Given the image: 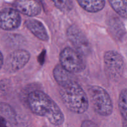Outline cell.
I'll use <instances>...</instances> for the list:
<instances>
[{
    "label": "cell",
    "mask_w": 127,
    "mask_h": 127,
    "mask_svg": "<svg viewBox=\"0 0 127 127\" xmlns=\"http://www.w3.org/2000/svg\"><path fill=\"white\" fill-rule=\"evenodd\" d=\"M55 6L63 12H68L73 8L72 0H51Z\"/></svg>",
    "instance_id": "16"
},
{
    "label": "cell",
    "mask_w": 127,
    "mask_h": 127,
    "mask_svg": "<svg viewBox=\"0 0 127 127\" xmlns=\"http://www.w3.org/2000/svg\"><path fill=\"white\" fill-rule=\"evenodd\" d=\"M14 6L17 12L29 17L37 16L42 11L40 4L35 0H16Z\"/></svg>",
    "instance_id": "9"
},
{
    "label": "cell",
    "mask_w": 127,
    "mask_h": 127,
    "mask_svg": "<svg viewBox=\"0 0 127 127\" xmlns=\"http://www.w3.org/2000/svg\"><path fill=\"white\" fill-rule=\"evenodd\" d=\"M27 102L35 115L46 118L52 125L60 126L64 122V115L55 102L42 91L35 90L29 94Z\"/></svg>",
    "instance_id": "1"
},
{
    "label": "cell",
    "mask_w": 127,
    "mask_h": 127,
    "mask_svg": "<svg viewBox=\"0 0 127 127\" xmlns=\"http://www.w3.org/2000/svg\"><path fill=\"white\" fill-rule=\"evenodd\" d=\"M81 127H98V126L93 122L86 120L83 122Z\"/></svg>",
    "instance_id": "18"
},
{
    "label": "cell",
    "mask_w": 127,
    "mask_h": 127,
    "mask_svg": "<svg viewBox=\"0 0 127 127\" xmlns=\"http://www.w3.org/2000/svg\"><path fill=\"white\" fill-rule=\"evenodd\" d=\"M0 115L11 124H16L17 123L16 113L9 104L4 102L0 103Z\"/></svg>",
    "instance_id": "13"
},
{
    "label": "cell",
    "mask_w": 127,
    "mask_h": 127,
    "mask_svg": "<svg viewBox=\"0 0 127 127\" xmlns=\"http://www.w3.org/2000/svg\"><path fill=\"white\" fill-rule=\"evenodd\" d=\"M109 27L112 34L116 38L120 39L125 34V27L124 24L119 18L111 19L109 22Z\"/></svg>",
    "instance_id": "12"
},
{
    "label": "cell",
    "mask_w": 127,
    "mask_h": 127,
    "mask_svg": "<svg viewBox=\"0 0 127 127\" xmlns=\"http://www.w3.org/2000/svg\"><path fill=\"white\" fill-rule=\"evenodd\" d=\"M78 4L86 11L91 13L97 12L104 9L105 0H76Z\"/></svg>",
    "instance_id": "11"
},
{
    "label": "cell",
    "mask_w": 127,
    "mask_h": 127,
    "mask_svg": "<svg viewBox=\"0 0 127 127\" xmlns=\"http://www.w3.org/2000/svg\"><path fill=\"white\" fill-rule=\"evenodd\" d=\"M112 8L121 17L127 19V0H108Z\"/></svg>",
    "instance_id": "14"
},
{
    "label": "cell",
    "mask_w": 127,
    "mask_h": 127,
    "mask_svg": "<svg viewBox=\"0 0 127 127\" xmlns=\"http://www.w3.org/2000/svg\"><path fill=\"white\" fill-rule=\"evenodd\" d=\"M67 37L74 48L82 55H88L91 52V47L86 36L81 30L74 25L67 29Z\"/></svg>",
    "instance_id": "6"
},
{
    "label": "cell",
    "mask_w": 127,
    "mask_h": 127,
    "mask_svg": "<svg viewBox=\"0 0 127 127\" xmlns=\"http://www.w3.org/2000/svg\"><path fill=\"white\" fill-rule=\"evenodd\" d=\"M59 93L64 106L71 112L81 114L89 107L88 95L74 76L58 84Z\"/></svg>",
    "instance_id": "2"
},
{
    "label": "cell",
    "mask_w": 127,
    "mask_h": 127,
    "mask_svg": "<svg viewBox=\"0 0 127 127\" xmlns=\"http://www.w3.org/2000/svg\"><path fill=\"white\" fill-rule=\"evenodd\" d=\"M105 69L110 79L117 80L121 78L124 70V61L121 55L114 50L105 53L104 57Z\"/></svg>",
    "instance_id": "5"
},
{
    "label": "cell",
    "mask_w": 127,
    "mask_h": 127,
    "mask_svg": "<svg viewBox=\"0 0 127 127\" xmlns=\"http://www.w3.org/2000/svg\"><path fill=\"white\" fill-rule=\"evenodd\" d=\"M21 17L15 9L5 8L0 11V29L13 31L20 26Z\"/></svg>",
    "instance_id": "8"
},
{
    "label": "cell",
    "mask_w": 127,
    "mask_h": 127,
    "mask_svg": "<svg viewBox=\"0 0 127 127\" xmlns=\"http://www.w3.org/2000/svg\"><path fill=\"white\" fill-rule=\"evenodd\" d=\"M9 86V81L6 79L0 81V93H4L7 91Z\"/></svg>",
    "instance_id": "17"
},
{
    "label": "cell",
    "mask_w": 127,
    "mask_h": 127,
    "mask_svg": "<svg viewBox=\"0 0 127 127\" xmlns=\"http://www.w3.org/2000/svg\"><path fill=\"white\" fill-rule=\"evenodd\" d=\"M26 26L32 34L42 41L47 42L49 39L46 28L40 21L37 19H30L26 22Z\"/></svg>",
    "instance_id": "10"
},
{
    "label": "cell",
    "mask_w": 127,
    "mask_h": 127,
    "mask_svg": "<svg viewBox=\"0 0 127 127\" xmlns=\"http://www.w3.org/2000/svg\"><path fill=\"white\" fill-rule=\"evenodd\" d=\"M119 108L124 120V127H127V89H123L119 99Z\"/></svg>",
    "instance_id": "15"
},
{
    "label": "cell",
    "mask_w": 127,
    "mask_h": 127,
    "mask_svg": "<svg viewBox=\"0 0 127 127\" xmlns=\"http://www.w3.org/2000/svg\"><path fill=\"white\" fill-rule=\"evenodd\" d=\"M0 127H7L6 120L1 115H0Z\"/></svg>",
    "instance_id": "19"
},
{
    "label": "cell",
    "mask_w": 127,
    "mask_h": 127,
    "mask_svg": "<svg viewBox=\"0 0 127 127\" xmlns=\"http://www.w3.org/2000/svg\"><path fill=\"white\" fill-rule=\"evenodd\" d=\"M31 58V54L28 51L17 49L11 52L6 59L4 69L9 73L18 71L27 64Z\"/></svg>",
    "instance_id": "7"
},
{
    "label": "cell",
    "mask_w": 127,
    "mask_h": 127,
    "mask_svg": "<svg viewBox=\"0 0 127 127\" xmlns=\"http://www.w3.org/2000/svg\"><path fill=\"white\" fill-rule=\"evenodd\" d=\"M4 64V58L3 55H2V53L0 51V69H1V68L2 67Z\"/></svg>",
    "instance_id": "20"
},
{
    "label": "cell",
    "mask_w": 127,
    "mask_h": 127,
    "mask_svg": "<svg viewBox=\"0 0 127 127\" xmlns=\"http://www.w3.org/2000/svg\"><path fill=\"white\" fill-rule=\"evenodd\" d=\"M60 62V65L71 73H80L86 68L83 55L70 47H66L62 51Z\"/></svg>",
    "instance_id": "4"
},
{
    "label": "cell",
    "mask_w": 127,
    "mask_h": 127,
    "mask_svg": "<svg viewBox=\"0 0 127 127\" xmlns=\"http://www.w3.org/2000/svg\"><path fill=\"white\" fill-rule=\"evenodd\" d=\"M93 109L99 115L107 117L113 112V103L105 89L99 86H91L88 89Z\"/></svg>",
    "instance_id": "3"
}]
</instances>
